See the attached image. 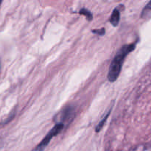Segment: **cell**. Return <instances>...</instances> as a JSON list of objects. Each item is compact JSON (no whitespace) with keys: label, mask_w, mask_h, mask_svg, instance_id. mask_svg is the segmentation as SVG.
Wrapping results in <instances>:
<instances>
[{"label":"cell","mask_w":151,"mask_h":151,"mask_svg":"<svg viewBox=\"0 0 151 151\" xmlns=\"http://www.w3.org/2000/svg\"><path fill=\"white\" fill-rule=\"evenodd\" d=\"M91 32H92L93 33L97 34V35H103L105 34V32H106V30H105V28H102V29H94V30H92Z\"/></svg>","instance_id":"7"},{"label":"cell","mask_w":151,"mask_h":151,"mask_svg":"<svg viewBox=\"0 0 151 151\" xmlns=\"http://www.w3.org/2000/svg\"><path fill=\"white\" fill-rule=\"evenodd\" d=\"M1 2H2V1H1V0H0V6H1Z\"/></svg>","instance_id":"8"},{"label":"cell","mask_w":151,"mask_h":151,"mask_svg":"<svg viewBox=\"0 0 151 151\" xmlns=\"http://www.w3.org/2000/svg\"><path fill=\"white\" fill-rule=\"evenodd\" d=\"M63 127H64V125H63V123H61V122L56 124V125L50 130V132L46 135V137L43 139L42 141H41L32 151H44V149H45L46 147H47V146L49 145V143L50 142V141L63 130Z\"/></svg>","instance_id":"2"},{"label":"cell","mask_w":151,"mask_h":151,"mask_svg":"<svg viewBox=\"0 0 151 151\" xmlns=\"http://www.w3.org/2000/svg\"><path fill=\"white\" fill-rule=\"evenodd\" d=\"M136 44H125L119 49V51L114 58L111 63L109 67L108 73V80L110 82L113 83L118 79L122 68L125 58L130 52L135 49Z\"/></svg>","instance_id":"1"},{"label":"cell","mask_w":151,"mask_h":151,"mask_svg":"<svg viewBox=\"0 0 151 151\" xmlns=\"http://www.w3.org/2000/svg\"><path fill=\"white\" fill-rule=\"evenodd\" d=\"M119 20H120V12L117 8H115L112 12L109 21L114 27H116L119 24Z\"/></svg>","instance_id":"3"},{"label":"cell","mask_w":151,"mask_h":151,"mask_svg":"<svg viewBox=\"0 0 151 151\" xmlns=\"http://www.w3.org/2000/svg\"><path fill=\"white\" fill-rule=\"evenodd\" d=\"M111 114V111H109L108 112L107 114H106V115L105 116V117L103 118V119H102V120L100 121V122H99V124L97 125V126L96 127V129H95L96 132L98 133V132H100V131H101L102 128H103V125H104L105 123H106V120H107L108 117H109V114Z\"/></svg>","instance_id":"5"},{"label":"cell","mask_w":151,"mask_h":151,"mask_svg":"<svg viewBox=\"0 0 151 151\" xmlns=\"http://www.w3.org/2000/svg\"><path fill=\"white\" fill-rule=\"evenodd\" d=\"M79 13L81 15H83L86 17L88 21H91L93 19V14L88 10L86 8H82L79 10Z\"/></svg>","instance_id":"6"},{"label":"cell","mask_w":151,"mask_h":151,"mask_svg":"<svg viewBox=\"0 0 151 151\" xmlns=\"http://www.w3.org/2000/svg\"><path fill=\"white\" fill-rule=\"evenodd\" d=\"M150 13H151L150 2H148L147 5L145 7V8L143 9L142 13V18H143V19H149L150 16Z\"/></svg>","instance_id":"4"}]
</instances>
